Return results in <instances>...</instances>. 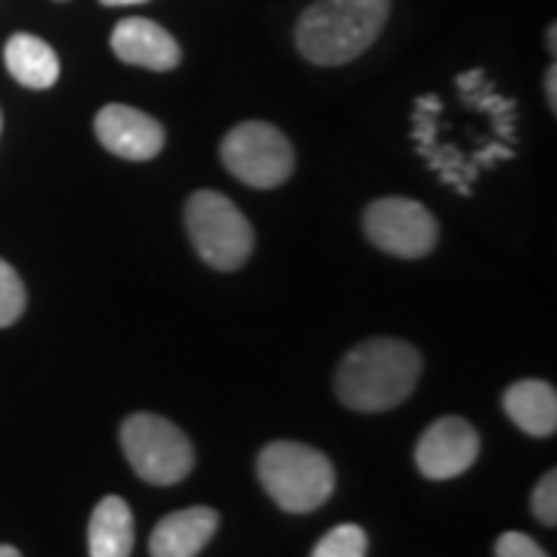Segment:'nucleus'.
<instances>
[{"label":"nucleus","instance_id":"f257e3e1","mask_svg":"<svg viewBox=\"0 0 557 557\" xmlns=\"http://www.w3.org/2000/svg\"><path fill=\"white\" fill-rule=\"evenodd\" d=\"M421 354L397 338H372L354 347L335 375V391L347 409L387 412L416 391Z\"/></svg>","mask_w":557,"mask_h":557},{"label":"nucleus","instance_id":"f03ea898","mask_svg":"<svg viewBox=\"0 0 557 557\" xmlns=\"http://www.w3.org/2000/svg\"><path fill=\"white\" fill-rule=\"evenodd\" d=\"M387 13L391 0H317L298 22V50L317 65H344L379 40Z\"/></svg>","mask_w":557,"mask_h":557},{"label":"nucleus","instance_id":"7ed1b4c3","mask_svg":"<svg viewBox=\"0 0 557 557\" xmlns=\"http://www.w3.org/2000/svg\"><path fill=\"white\" fill-rule=\"evenodd\" d=\"M258 478L282 511L310 515L335 493V468L313 446L278 440L258 458Z\"/></svg>","mask_w":557,"mask_h":557},{"label":"nucleus","instance_id":"20e7f679","mask_svg":"<svg viewBox=\"0 0 557 557\" xmlns=\"http://www.w3.org/2000/svg\"><path fill=\"white\" fill-rule=\"evenodd\" d=\"M121 449L146 483L171 486L193 471L196 453L189 437L168 418L137 412L121 424Z\"/></svg>","mask_w":557,"mask_h":557},{"label":"nucleus","instance_id":"39448f33","mask_svg":"<svg viewBox=\"0 0 557 557\" xmlns=\"http://www.w3.org/2000/svg\"><path fill=\"white\" fill-rule=\"evenodd\" d=\"M186 230L205 263L214 270H239L255 248V230L239 208L220 193L201 189L186 201Z\"/></svg>","mask_w":557,"mask_h":557},{"label":"nucleus","instance_id":"423d86ee","mask_svg":"<svg viewBox=\"0 0 557 557\" xmlns=\"http://www.w3.org/2000/svg\"><path fill=\"white\" fill-rule=\"evenodd\" d=\"M220 159L233 177L258 189L282 186L295 171L292 143L282 131L263 121H248L233 127L220 146Z\"/></svg>","mask_w":557,"mask_h":557},{"label":"nucleus","instance_id":"0eeeda50","mask_svg":"<svg viewBox=\"0 0 557 557\" xmlns=\"http://www.w3.org/2000/svg\"><path fill=\"white\" fill-rule=\"evenodd\" d=\"M366 236L397 258H424L437 245V220L412 199H379L366 208Z\"/></svg>","mask_w":557,"mask_h":557},{"label":"nucleus","instance_id":"6e6552de","mask_svg":"<svg viewBox=\"0 0 557 557\" xmlns=\"http://www.w3.org/2000/svg\"><path fill=\"white\" fill-rule=\"evenodd\" d=\"M480 453L478 431L465 418H440L416 446V465L424 478L453 480L465 474Z\"/></svg>","mask_w":557,"mask_h":557},{"label":"nucleus","instance_id":"1a4fd4ad","mask_svg":"<svg viewBox=\"0 0 557 557\" xmlns=\"http://www.w3.org/2000/svg\"><path fill=\"white\" fill-rule=\"evenodd\" d=\"M97 139L127 161H149L164 149V127L134 106L112 102L97 115Z\"/></svg>","mask_w":557,"mask_h":557},{"label":"nucleus","instance_id":"9d476101","mask_svg":"<svg viewBox=\"0 0 557 557\" xmlns=\"http://www.w3.org/2000/svg\"><path fill=\"white\" fill-rule=\"evenodd\" d=\"M112 50L121 62L152 69V72H171L180 65V44L171 32H164L159 22L124 20L112 32Z\"/></svg>","mask_w":557,"mask_h":557},{"label":"nucleus","instance_id":"9b49d317","mask_svg":"<svg viewBox=\"0 0 557 557\" xmlns=\"http://www.w3.org/2000/svg\"><path fill=\"white\" fill-rule=\"evenodd\" d=\"M220 515L214 508H183L161 520L149 539L152 557H199V552L218 533Z\"/></svg>","mask_w":557,"mask_h":557},{"label":"nucleus","instance_id":"f8f14e48","mask_svg":"<svg viewBox=\"0 0 557 557\" xmlns=\"http://www.w3.org/2000/svg\"><path fill=\"white\" fill-rule=\"evenodd\" d=\"M508 418L530 437H552L557 431V394L545 381H518L502 399Z\"/></svg>","mask_w":557,"mask_h":557},{"label":"nucleus","instance_id":"ddd939ff","mask_svg":"<svg viewBox=\"0 0 557 557\" xmlns=\"http://www.w3.org/2000/svg\"><path fill=\"white\" fill-rule=\"evenodd\" d=\"M87 545H90V557H131V552H134V515H131L124 498L106 496L94 508Z\"/></svg>","mask_w":557,"mask_h":557},{"label":"nucleus","instance_id":"4468645a","mask_svg":"<svg viewBox=\"0 0 557 557\" xmlns=\"http://www.w3.org/2000/svg\"><path fill=\"white\" fill-rule=\"evenodd\" d=\"M3 60H7L10 75L20 81L22 87H32V90H47L60 78V60H57L53 47L35 35H25V32L7 40Z\"/></svg>","mask_w":557,"mask_h":557},{"label":"nucleus","instance_id":"2eb2a0df","mask_svg":"<svg viewBox=\"0 0 557 557\" xmlns=\"http://www.w3.org/2000/svg\"><path fill=\"white\" fill-rule=\"evenodd\" d=\"M369 552V536L357 523H341L332 533L319 539L313 557H366Z\"/></svg>","mask_w":557,"mask_h":557},{"label":"nucleus","instance_id":"dca6fc26","mask_svg":"<svg viewBox=\"0 0 557 557\" xmlns=\"http://www.w3.org/2000/svg\"><path fill=\"white\" fill-rule=\"evenodd\" d=\"M25 310V285L20 273L0 258V329L13 325Z\"/></svg>","mask_w":557,"mask_h":557},{"label":"nucleus","instance_id":"f3484780","mask_svg":"<svg viewBox=\"0 0 557 557\" xmlns=\"http://www.w3.org/2000/svg\"><path fill=\"white\" fill-rule=\"evenodd\" d=\"M533 515L542 520L545 527H555L557 523V474L548 471L545 478L539 480L536 490H533Z\"/></svg>","mask_w":557,"mask_h":557},{"label":"nucleus","instance_id":"a211bd4d","mask_svg":"<svg viewBox=\"0 0 557 557\" xmlns=\"http://www.w3.org/2000/svg\"><path fill=\"white\" fill-rule=\"evenodd\" d=\"M496 557H548L542 545L533 542L527 533H505L496 542Z\"/></svg>","mask_w":557,"mask_h":557},{"label":"nucleus","instance_id":"6ab92c4d","mask_svg":"<svg viewBox=\"0 0 557 557\" xmlns=\"http://www.w3.org/2000/svg\"><path fill=\"white\" fill-rule=\"evenodd\" d=\"M545 90H548V102H552V112H557V69L552 65L548 75H545Z\"/></svg>","mask_w":557,"mask_h":557},{"label":"nucleus","instance_id":"aec40b11","mask_svg":"<svg viewBox=\"0 0 557 557\" xmlns=\"http://www.w3.org/2000/svg\"><path fill=\"white\" fill-rule=\"evenodd\" d=\"M0 557H22L13 545H0Z\"/></svg>","mask_w":557,"mask_h":557},{"label":"nucleus","instance_id":"412c9836","mask_svg":"<svg viewBox=\"0 0 557 557\" xmlns=\"http://www.w3.org/2000/svg\"><path fill=\"white\" fill-rule=\"evenodd\" d=\"M106 7H127V3H143V0H102Z\"/></svg>","mask_w":557,"mask_h":557},{"label":"nucleus","instance_id":"4be33fe9","mask_svg":"<svg viewBox=\"0 0 557 557\" xmlns=\"http://www.w3.org/2000/svg\"><path fill=\"white\" fill-rule=\"evenodd\" d=\"M0 124H3V119H0Z\"/></svg>","mask_w":557,"mask_h":557}]
</instances>
